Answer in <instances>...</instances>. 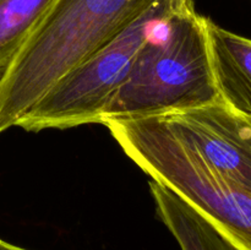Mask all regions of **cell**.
Here are the masks:
<instances>
[{
	"instance_id": "ba28073f",
	"label": "cell",
	"mask_w": 251,
	"mask_h": 250,
	"mask_svg": "<svg viewBox=\"0 0 251 250\" xmlns=\"http://www.w3.org/2000/svg\"><path fill=\"white\" fill-rule=\"evenodd\" d=\"M54 0H0V75Z\"/></svg>"
},
{
	"instance_id": "6da1fadb",
	"label": "cell",
	"mask_w": 251,
	"mask_h": 250,
	"mask_svg": "<svg viewBox=\"0 0 251 250\" xmlns=\"http://www.w3.org/2000/svg\"><path fill=\"white\" fill-rule=\"evenodd\" d=\"M154 0H54L0 75V134Z\"/></svg>"
},
{
	"instance_id": "8992f818",
	"label": "cell",
	"mask_w": 251,
	"mask_h": 250,
	"mask_svg": "<svg viewBox=\"0 0 251 250\" xmlns=\"http://www.w3.org/2000/svg\"><path fill=\"white\" fill-rule=\"evenodd\" d=\"M213 77L220 100L251 119V39L207 19Z\"/></svg>"
},
{
	"instance_id": "52a82bcc",
	"label": "cell",
	"mask_w": 251,
	"mask_h": 250,
	"mask_svg": "<svg viewBox=\"0 0 251 250\" xmlns=\"http://www.w3.org/2000/svg\"><path fill=\"white\" fill-rule=\"evenodd\" d=\"M156 211L180 250H235L216 228L173 191L150 181Z\"/></svg>"
},
{
	"instance_id": "7a4b0ae2",
	"label": "cell",
	"mask_w": 251,
	"mask_h": 250,
	"mask_svg": "<svg viewBox=\"0 0 251 250\" xmlns=\"http://www.w3.org/2000/svg\"><path fill=\"white\" fill-rule=\"evenodd\" d=\"M218 100L207 17L198 14L193 0H186L141 47L100 124L173 114Z\"/></svg>"
},
{
	"instance_id": "277c9868",
	"label": "cell",
	"mask_w": 251,
	"mask_h": 250,
	"mask_svg": "<svg viewBox=\"0 0 251 250\" xmlns=\"http://www.w3.org/2000/svg\"><path fill=\"white\" fill-rule=\"evenodd\" d=\"M184 1L186 0H154L109 43L59 78L15 126L37 132L100 124L141 47Z\"/></svg>"
},
{
	"instance_id": "9c48e42d",
	"label": "cell",
	"mask_w": 251,
	"mask_h": 250,
	"mask_svg": "<svg viewBox=\"0 0 251 250\" xmlns=\"http://www.w3.org/2000/svg\"><path fill=\"white\" fill-rule=\"evenodd\" d=\"M0 250H27V249L16 247V245H12L10 244V243L4 242V240L0 239Z\"/></svg>"
},
{
	"instance_id": "3957f363",
	"label": "cell",
	"mask_w": 251,
	"mask_h": 250,
	"mask_svg": "<svg viewBox=\"0 0 251 250\" xmlns=\"http://www.w3.org/2000/svg\"><path fill=\"white\" fill-rule=\"evenodd\" d=\"M103 125L151 180L198 211L235 250H251L250 190L208 166L162 117L108 120Z\"/></svg>"
},
{
	"instance_id": "30bf717a",
	"label": "cell",
	"mask_w": 251,
	"mask_h": 250,
	"mask_svg": "<svg viewBox=\"0 0 251 250\" xmlns=\"http://www.w3.org/2000/svg\"><path fill=\"white\" fill-rule=\"evenodd\" d=\"M250 120H251V119H250Z\"/></svg>"
},
{
	"instance_id": "5b68a950",
	"label": "cell",
	"mask_w": 251,
	"mask_h": 250,
	"mask_svg": "<svg viewBox=\"0 0 251 250\" xmlns=\"http://www.w3.org/2000/svg\"><path fill=\"white\" fill-rule=\"evenodd\" d=\"M172 131L206 163L251 191V120L218 100L161 115Z\"/></svg>"
}]
</instances>
